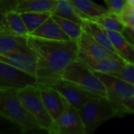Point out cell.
Returning a JSON list of instances; mask_svg holds the SVG:
<instances>
[{
	"mask_svg": "<svg viewBox=\"0 0 134 134\" xmlns=\"http://www.w3.org/2000/svg\"><path fill=\"white\" fill-rule=\"evenodd\" d=\"M27 44L37 58L35 76L39 87L54 86L62 79L65 69L78 59L77 40H49L28 35Z\"/></svg>",
	"mask_w": 134,
	"mask_h": 134,
	"instance_id": "1",
	"label": "cell"
},
{
	"mask_svg": "<svg viewBox=\"0 0 134 134\" xmlns=\"http://www.w3.org/2000/svg\"><path fill=\"white\" fill-rule=\"evenodd\" d=\"M0 116L16 124L23 133L39 130L35 120L23 106L18 89L0 88Z\"/></svg>",
	"mask_w": 134,
	"mask_h": 134,
	"instance_id": "2",
	"label": "cell"
},
{
	"mask_svg": "<svg viewBox=\"0 0 134 134\" xmlns=\"http://www.w3.org/2000/svg\"><path fill=\"white\" fill-rule=\"evenodd\" d=\"M78 111L83 122L86 134L93 132L100 125L111 118L122 116L117 103L100 95L90 97Z\"/></svg>",
	"mask_w": 134,
	"mask_h": 134,
	"instance_id": "3",
	"label": "cell"
},
{
	"mask_svg": "<svg viewBox=\"0 0 134 134\" xmlns=\"http://www.w3.org/2000/svg\"><path fill=\"white\" fill-rule=\"evenodd\" d=\"M18 97L26 111L37 122L39 130L49 132L54 120L44 105L37 84L28 85L19 89Z\"/></svg>",
	"mask_w": 134,
	"mask_h": 134,
	"instance_id": "4",
	"label": "cell"
},
{
	"mask_svg": "<svg viewBox=\"0 0 134 134\" xmlns=\"http://www.w3.org/2000/svg\"><path fill=\"white\" fill-rule=\"evenodd\" d=\"M62 79L96 94L108 97L107 90L102 81L95 71L81 60H76L72 62L64 71Z\"/></svg>",
	"mask_w": 134,
	"mask_h": 134,
	"instance_id": "5",
	"label": "cell"
},
{
	"mask_svg": "<svg viewBox=\"0 0 134 134\" xmlns=\"http://www.w3.org/2000/svg\"><path fill=\"white\" fill-rule=\"evenodd\" d=\"M53 134H86L85 126L78 109L65 101L64 109L49 130Z\"/></svg>",
	"mask_w": 134,
	"mask_h": 134,
	"instance_id": "6",
	"label": "cell"
},
{
	"mask_svg": "<svg viewBox=\"0 0 134 134\" xmlns=\"http://www.w3.org/2000/svg\"><path fill=\"white\" fill-rule=\"evenodd\" d=\"M36 82L35 75L0 61V88L19 90L28 85L36 84Z\"/></svg>",
	"mask_w": 134,
	"mask_h": 134,
	"instance_id": "7",
	"label": "cell"
},
{
	"mask_svg": "<svg viewBox=\"0 0 134 134\" xmlns=\"http://www.w3.org/2000/svg\"><path fill=\"white\" fill-rule=\"evenodd\" d=\"M54 86L64 100L78 110H79L90 97L98 95L63 79L58 81Z\"/></svg>",
	"mask_w": 134,
	"mask_h": 134,
	"instance_id": "8",
	"label": "cell"
},
{
	"mask_svg": "<svg viewBox=\"0 0 134 134\" xmlns=\"http://www.w3.org/2000/svg\"><path fill=\"white\" fill-rule=\"evenodd\" d=\"M104 83L108 97L113 101H120L134 95V85L112 75L96 72Z\"/></svg>",
	"mask_w": 134,
	"mask_h": 134,
	"instance_id": "9",
	"label": "cell"
},
{
	"mask_svg": "<svg viewBox=\"0 0 134 134\" xmlns=\"http://www.w3.org/2000/svg\"><path fill=\"white\" fill-rule=\"evenodd\" d=\"M77 42L79 46V53L86 57L93 60H103L108 58H116L123 60L118 54H115L104 47L102 45L97 42L90 35L85 32L84 31Z\"/></svg>",
	"mask_w": 134,
	"mask_h": 134,
	"instance_id": "10",
	"label": "cell"
},
{
	"mask_svg": "<svg viewBox=\"0 0 134 134\" xmlns=\"http://www.w3.org/2000/svg\"><path fill=\"white\" fill-rule=\"evenodd\" d=\"M36 56L32 51L0 53V61L9 64L35 76L36 71Z\"/></svg>",
	"mask_w": 134,
	"mask_h": 134,
	"instance_id": "11",
	"label": "cell"
},
{
	"mask_svg": "<svg viewBox=\"0 0 134 134\" xmlns=\"http://www.w3.org/2000/svg\"><path fill=\"white\" fill-rule=\"evenodd\" d=\"M39 90L41 97L46 108L53 120H55L64 109V99L55 86H43L39 87Z\"/></svg>",
	"mask_w": 134,
	"mask_h": 134,
	"instance_id": "12",
	"label": "cell"
},
{
	"mask_svg": "<svg viewBox=\"0 0 134 134\" xmlns=\"http://www.w3.org/2000/svg\"><path fill=\"white\" fill-rule=\"evenodd\" d=\"M9 52H31V49L27 44V37L13 35L5 26L0 28V53Z\"/></svg>",
	"mask_w": 134,
	"mask_h": 134,
	"instance_id": "13",
	"label": "cell"
},
{
	"mask_svg": "<svg viewBox=\"0 0 134 134\" xmlns=\"http://www.w3.org/2000/svg\"><path fill=\"white\" fill-rule=\"evenodd\" d=\"M77 60H81L83 63L86 64L93 71L109 74V75H113L119 71L127 64L125 60L116 59V58L93 60V59L86 57L79 53H78Z\"/></svg>",
	"mask_w": 134,
	"mask_h": 134,
	"instance_id": "14",
	"label": "cell"
},
{
	"mask_svg": "<svg viewBox=\"0 0 134 134\" xmlns=\"http://www.w3.org/2000/svg\"><path fill=\"white\" fill-rule=\"evenodd\" d=\"M29 35L49 40H72L60 27L57 22L51 16L41 26L35 30Z\"/></svg>",
	"mask_w": 134,
	"mask_h": 134,
	"instance_id": "15",
	"label": "cell"
},
{
	"mask_svg": "<svg viewBox=\"0 0 134 134\" xmlns=\"http://www.w3.org/2000/svg\"><path fill=\"white\" fill-rule=\"evenodd\" d=\"M82 27L83 31L90 35L97 42H99L111 52L119 55L116 49L115 48L111 38L107 33V31L100 26L97 22L92 19L85 20L82 24Z\"/></svg>",
	"mask_w": 134,
	"mask_h": 134,
	"instance_id": "16",
	"label": "cell"
},
{
	"mask_svg": "<svg viewBox=\"0 0 134 134\" xmlns=\"http://www.w3.org/2000/svg\"><path fill=\"white\" fill-rule=\"evenodd\" d=\"M107 33L111 38L115 48L119 55L126 62L134 64V46L130 43L124 35L117 31H107Z\"/></svg>",
	"mask_w": 134,
	"mask_h": 134,
	"instance_id": "17",
	"label": "cell"
},
{
	"mask_svg": "<svg viewBox=\"0 0 134 134\" xmlns=\"http://www.w3.org/2000/svg\"><path fill=\"white\" fill-rule=\"evenodd\" d=\"M52 14L69 19L82 25L85 20H90L86 15L80 12L69 0H57V3Z\"/></svg>",
	"mask_w": 134,
	"mask_h": 134,
	"instance_id": "18",
	"label": "cell"
},
{
	"mask_svg": "<svg viewBox=\"0 0 134 134\" xmlns=\"http://www.w3.org/2000/svg\"><path fill=\"white\" fill-rule=\"evenodd\" d=\"M57 0H22L18 2L16 10L21 13L24 12H50L56 8Z\"/></svg>",
	"mask_w": 134,
	"mask_h": 134,
	"instance_id": "19",
	"label": "cell"
},
{
	"mask_svg": "<svg viewBox=\"0 0 134 134\" xmlns=\"http://www.w3.org/2000/svg\"><path fill=\"white\" fill-rule=\"evenodd\" d=\"M4 18L6 27L13 35L23 37H27L29 35L21 14L16 10H11L5 13Z\"/></svg>",
	"mask_w": 134,
	"mask_h": 134,
	"instance_id": "20",
	"label": "cell"
},
{
	"mask_svg": "<svg viewBox=\"0 0 134 134\" xmlns=\"http://www.w3.org/2000/svg\"><path fill=\"white\" fill-rule=\"evenodd\" d=\"M93 20L97 22L100 26H101L104 30L122 33L127 27L119 14L111 11L103 16L93 19Z\"/></svg>",
	"mask_w": 134,
	"mask_h": 134,
	"instance_id": "21",
	"label": "cell"
},
{
	"mask_svg": "<svg viewBox=\"0 0 134 134\" xmlns=\"http://www.w3.org/2000/svg\"><path fill=\"white\" fill-rule=\"evenodd\" d=\"M76 9L93 20L109 12L108 9L100 5L92 0H69Z\"/></svg>",
	"mask_w": 134,
	"mask_h": 134,
	"instance_id": "22",
	"label": "cell"
},
{
	"mask_svg": "<svg viewBox=\"0 0 134 134\" xmlns=\"http://www.w3.org/2000/svg\"><path fill=\"white\" fill-rule=\"evenodd\" d=\"M20 14L29 35L52 16L50 12H24Z\"/></svg>",
	"mask_w": 134,
	"mask_h": 134,
	"instance_id": "23",
	"label": "cell"
},
{
	"mask_svg": "<svg viewBox=\"0 0 134 134\" xmlns=\"http://www.w3.org/2000/svg\"><path fill=\"white\" fill-rule=\"evenodd\" d=\"M52 16L60 26L62 30L72 40H78L80 35H82V33L83 32L82 27L80 24L54 14H52Z\"/></svg>",
	"mask_w": 134,
	"mask_h": 134,
	"instance_id": "24",
	"label": "cell"
},
{
	"mask_svg": "<svg viewBox=\"0 0 134 134\" xmlns=\"http://www.w3.org/2000/svg\"><path fill=\"white\" fill-rule=\"evenodd\" d=\"M109 11L117 14H122L130 2L128 0H104Z\"/></svg>",
	"mask_w": 134,
	"mask_h": 134,
	"instance_id": "25",
	"label": "cell"
},
{
	"mask_svg": "<svg viewBox=\"0 0 134 134\" xmlns=\"http://www.w3.org/2000/svg\"><path fill=\"white\" fill-rule=\"evenodd\" d=\"M112 75L119 77L134 85V64L127 63L119 71L113 74Z\"/></svg>",
	"mask_w": 134,
	"mask_h": 134,
	"instance_id": "26",
	"label": "cell"
},
{
	"mask_svg": "<svg viewBox=\"0 0 134 134\" xmlns=\"http://www.w3.org/2000/svg\"><path fill=\"white\" fill-rule=\"evenodd\" d=\"M116 103L122 115L126 113H134V95L129 98L117 101Z\"/></svg>",
	"mask_w": 134,
	"mask_h": 134,
	"instance_id": "27",
	"label": "cell"
},
{
	"mask_svg": "<svg viewBox=\"0 0 134 134\" xmlns=\"http://www.w3.org/2000/svg\"><path fill=\"white\" fill-rule=\"evenodd\" d=\"M123 22L126 26L131 27L134 31V5L133 4H130L128 7L125 9V11L120 14Z\"/></svg>",
	"mask_w": 134,
	"mask_h": 134,
	"instance_id": "28",
	"label": "cell"
},
{
	"mask_svg": "<svg viewBox=\"0 0 134 134\" xmlns=\"http://www.w3.org/2000/svg\"><path fill=\"white\" fill-rule=\"evenodd\" d=\"M22 0H2L0 5V9L3 13V14L8 11L16 10V5L18 2Z\"/></svg>",
	"mask_w": 134,
	"mask_h": 134,
	"instance_id": "29",
	"label": "cell"
},
{
	"mask_svg": "<svg viewBox=\"0 0 134 134\" xmlns=\"http://www.w3.org/2000/svg\"><path fill=\"white\" fill-rule=\"evenodd\" d=\"M5 27V18H4V14L0 9V28Z\"/></svg>",
	"mask_w": 134,
	"mask_h": 134,
	"instance_id": "30",
	"label": "cell"
},
{
	"mask_svg": "<svg viewBox=\"0 0 134 134\" xmlns=\"http://www.w3.org/2000/svg\"><path fill=\"white\" fill-rule=\"evenodd\" d=\"M2 0H0V5H1V3H2Z\"/></svg>",
	"mask_w": 134,
	"mask_h": 134,
	"instance_id": "31",
	"label": "cell"
},
{
	"mask_svg": "<svg viewBox=\"0 0 134 134\" xmlns=\"http://www.w3.org/2000/svg\"><path fill=\"white\" fill-rule=\"evenodd\" d=\"M133 46H134V42H133Z\"/></svg>",
	"mask_w": 134,
	"mask_h": 134,
	"instance_id": "32",
	"label": "cell"
}]
</instances>
